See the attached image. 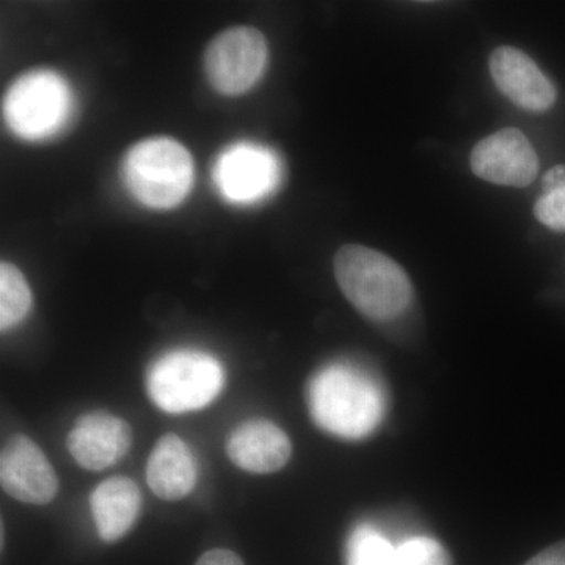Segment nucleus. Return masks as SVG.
I'll return each mask as SVG.
<instances>
[{
	"label": "nucleus",
	"instance_id": "nucleus-1",
	"mask_svg": "<svg viewBox=\"0 0 565 565\" xmlns=\"http://www.w3.org/2000/svg\"><path fill=\"white\" fill-rule=\"evenodd\" d=\"M307 405L316 426L345 440H360L381 426L386 394L381 382L348 363L323 366L307 385Z\"/></svg>",
	"mask_w": 565,
	"mask_h": 565
},
{
	"label": "nucleus",
	"instance_id": "nucleus-2",
	"mask_svg": "<svg viewBox=\"0 0 565 565\" xmlns=\"http://www.w3.org/2000/svg\"><path fill=\"white\" fill-rule=\"evenodd\" d=\"M333 269L345 299L371 321H393L414 302V285L404 267L366 245H343L334 255Z\"/></svg>",
	"mask_w": 565,
	"mask_h": 565
},
{
	"label": "nucleus",
	"instance_id": "nucleus-3",
	"mask_svg": "<svg viewBox=\"0 0 565 565\" xmlns=\"http://www.w3.org/2000/svg\"><path fill=\"white\" fill-rule=\"evenodd\" d=\"M122 178L137 202L151 210H172L191 192V152L170 137H150L128 151Z\"/></svg>",
	"mask_w": 565,
	"mask_h": 565
},
{
	"label": "nucleus",
	"instance_id": "nucleus-4",
	"mask_svg": "<svg viewBox=\"0 0 565 565\" xmlns=\"http://www.w3.org/2000/svg\"><path fill=\"white\" fill-rule=\"evenodd\" d=\"M147 393L167 414L202 411L221 394L225 371L210 353L180 349L159 356L148 367Z\"/></svg>",
	"mask_w": 565,
	"mask_h": 565
},
{
	"label": "nucleus",
	"instance_id": "nucleus-5",
	"mask_svg": "<svg viewBox=\"0 0 565 565\" xmlns=\"http://www.w3.org/2000/svg\"><path fill=\"white\" fill-rule=\"evenodd\" d=\"M73 93L68 82L51 70L22 74L3 99V117L11 131L25 140L54 136L68 122Z\"/></svg>",
	"mask_w": 565,
	"mask_h": 565
},
{
	"label": "nucleus",
	"instance_id": "nucleus-6",
	"mask_svg": "<svg viewBox=\"0 0 565 565\" xmlns=\"http://www.w3.org/2000/svg\"><path fill=\"white\" fill-rule=\"evenodd\" d=\"M267 57L266 36L258 29L239 25L212 39L204 52V73L215 92L243 95L263 76Z\"/></svg>",
	"mask_w": 565,
	"mask_h": 565
},
{
	"label": "nucleus",
	"instance_id": "nucleus-7",
	"mask_svg": "<svg viewBox=\"0 0 565 565\" xmlns=\"http://www.w3.org/2000/svg\"><path fill=\"white\" fill-rule=\"evenodd\" d=\"M470 166L476 177L505 188H527L539 173L537 152L516 128L501 129L478 141Z\"/></svg>",
	"mask_w": 565,
	"mask_h": 565
},
{
	"label": "nucleus",
	"instance_id": "nucleus-8",
	"mask_svg": "<svg viewBox=\"0 0 565 565\" xmlns=\"http://www.w3.org/2000/svg\"><path fill=\"white\" fill-rule=\"evenodd\" d=\"M218 191L233 203H255L269 195L280 180L273 151L253 143H237L222 152L214 169Z\"/></svg>",
	"mask_w": 565,
	"mask_h": 565
},
{
	"label": "nucleus",
	"instance_id": "nucleus-9",
	"mask_svg": "<svg viewBox=\"0 0 565 565\" xmlns=\"http://www.w3.org/2000/svg\"><path fill=\"white\" fill-rule=\"evenodd\" d=\"M3 492L25 504H50L58 492V478L39 445L25 435L9 438L0 455Z\"/></svg>",
	"mask_w": 565,
	"mask_h": 565
},
{
	"label": "nucleus",
	"instance_id": "nucleus-10",
	"mask_svg": "<svg viewBox=\"0 0 565 565\" xmlns=\"http://www.w3.org/2000/svg\"><path fill=\"white\" fill-rule=\"evenodd\" d=\"M489 70L494 87L520 109L541 114L552 109L556 103L557 92L553 82L519 47H497L490 54Z\"/></svg>",
	"mask_w": 565,
	"mask_h": 565
},
{
	"label": "nucleus",
	"instance_id": "nucleus-11",
	"mask_svg": "<svg viewBox=\"0 0 565 565\" xmlns=\"http://www.w3.org/2000/svg\"><path fill=\"white\" fill-rule=\"evenodd\" d=\"M70 455L88 471H103L120 462L132 446L126 419L106 412L82 415L66 438Z\"/></svg>",
	"mask_w": 565,
	"mask_h": 565
},
{
	"label": "nucleus",
	"instance_id": "nucleus-12",
	"mask_svg": "<svg viewBox=\"0 0 565 565\" xmlns=\"http://www.w3.org/2000/svg\"><path fill=\"white\" fill-rule=\"evenodd\" d=\"M226 455L241 470L269 475L289 462L292 444L285 430L269 419H248L230 434Z\"/></svg>",
	"mask_w": 565,
	"mask_h": 565
},
{
	"label": "nucleus",
	"instance_id": "nucleus-13",
	"mask_svg": "<svg viewBox=\"0 0 565 565\" xmlns=\"http://www.w3.org/2000/svg\"><path fill=\"white\" fill-rule=\"evenodd\" d=\"M196 478V460L185 441L174 434L159 438L147 463L151 492L163 501L182 500L192 492Z\"/></svg>",
	"mask_w": 565,
	"mask_h": 565
},
{
	"label": "nucleus",
	"instance_id": "nucleus-14",
	"mask_svg": "<svg viewBox=\"0 0 565 565\" xmlns=\"http://www.w3.org/2000/svg\"><path fill=\"white\" fill-rule=\"evenodd\" d=\"M90 508L96 531L104 542H117L136 523L141 508L139 487L129 478L107 479L92 492Z\"/></svg>",
	"mask_w": 565,
	"mask_h": 565
},
{
	"label": "nucleus",
	"instance_id": "nucleus-15",
	"mask_svg": "<svg viewBox=\"0 0 565 565\" xmlns=\"http://www.w3.org/2000/svg\"><path fill=\"white\" fill-rule=\"evenodd\" d=\"M32 292L24 275L9 262L0 264V329H11L28 316Z\"/></svg>",
	"mask_w": 565,
	"mask_h": 565
},
{
	"label": "nucleus",
	"instance_id": "nucleus-16",
	"mask_svg": "<svg viewBox=\"0 0 565 565\" xmlns=\"http://www.w3.org/2000/svg\"><path fill=\"white\" fill-rule=\"evenodd\" d=\"M345 565H399L397 548L374 526L359 525L345 542Z\"/></svg>",
	"mask_w": 565,
	"mask_h": 565
},
{
	"label": "nucleus",
	"instance_id": "nucleus-17",
	"mask_svg": "<svg viewBox=\"0 0 565 565\" xmlns=\"http://www.w3.org/2000/svg\"><path fill=\"white\" fill-rule=\"evenodd\" d=\"M399 565H449V556L440 542L430 537L408 539L397 546Z\"/></svg>",
	"mask_w": 565,
	"mask_h": 565
},
{
	"label": "nucleus",
	"instance_id": "nucleus-18",
	"mask_svg": "<svg viewBox=\"0 0 565 565\" xmlns=\"http://www.w3.org/2000/svg\"><path fill=\"white\" fill-rule=\"evenodd\" d=\"M534 215L546 228L565 233V189L544 193L534 204Z\"/></svg>",
	"mask_w": 565,
	"mask_h": 565
},
{
	"label": "nucleus",
	"instance_id": "nucleus-19",
	"mask_svg": "<svg viewBox=\"0 0 565 565\" xmlns=\"http://www.w3.org/2000/svg\"><path fill=\"white\" fill-rule=\"evenodd\" d=\"M523 565H565V541L542 550Z\"/></svg>",
	"mask_w": 565,
	"mask_h": 565
},
{
	"label": "nucleus",
	"instance_id": "nucleus-20",
	"mask_svg": "<svg viewBox=\"0 0 565 565\" xmlns=\"http://www.w3.org/2000/svg\"><path fill=\"white\" fill-rule=\"evenodd\" d=\"M195 565H244L243 559L230 550L215 548L204 553Z\"/></svg>",
	"mask_w": 565,
	"mask_h": 565
},
{
	"label": "nucleus",
	"instance_id": "nucleus-21",
	"mask_svg": "<svg viewBox=\"0 0 565 565\" xmlns=\"http://www.w3.org/2000/svg\"><path fill=\"white\" fill-rule=\"evenodd\" d=\"M565 189V166H556L550 169L542 178V191L552 193Z\"/></svg>",
	"mask_w": 565,
	"mask_h": 565
}]
</instances>
